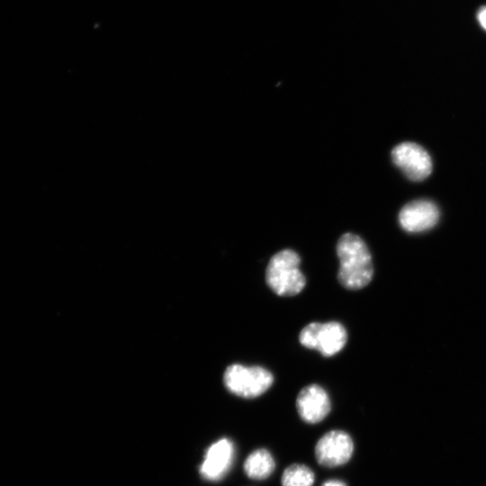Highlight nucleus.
<instances>
[{"instance_id": "1", "label": "nucleus", "mask_w": 486, "mask_h": 486, "mask_svg": "<svg viewBox=\"0 0 486 486\" xmlns=\"http://www.w3.org/2000/svg\"><path fill=\"white\" fill-rule=\"evenodd\" d=\"M339 260L338 279L349 290H359L372 280L374 267L371 253L364 241L353 233L343 234L337 243Z\"/></svg>"}, {"instance_id": "2", "label": "nucleus", "mask_w": 486, "mask_h": 486, "mask_svg": "<svg viewBox=\"0 0 486 486\" xmlns=\"http://www.w3.org/2000/svg\"><path fill=\"white\" fill-rule=\"evenodd\" d=\"M301 259L292 249H283L274 254L266 269L268 287L279 296H294L302 292L306 279L300 270Z\"/></svg>"}, {"instance_id": "3", "label": "nucleus", "mask_w": 486, "mask_h": 486, "mask_svg": "<svg viewBox=\"0 0 486 486\" xmlns=\"http://www.w3.org/2000/svg\"><path fill=\"white\" fill-rule=\"evenodd\" d=\"M223 382L231 393L247 399L256 398L273 384L274 376L262 366H244L234 364L227 367Z\"/></svg>"}, {"instance_id": "4", "label": "nucleus", "mask_w": 486, "mask_h": 486, "mask_svg": "<svg viewBox=\"0 0 486 486\" xmlns=\"http://www.w3.org/2000/svg\"><path fill=\"white\" fill-rule=\"evenodd\" d=\"M346 340V328L337 321L311 322L305 326L299 335V341L303 346L318 350L324 356L338 353Z\"/></svg>"}, {"instance_id": "5", "label": "nucleus", "mask_w": 486, "mask_h": 486, "mask_svg": "<svg viewBox=\"0 0 486 486\" xmlns=\"http://www.w3.org/2000/svg\"><path fill=\"white\" fill-rule=\"evenodd\" d=\"M315 457L319 464L336 467L346 464L354 452V442L343 430H330L315 446Z\"/></svg>"}, {"instance_id": "6", "label": "nucleus", "mask_w": 486, "mask_h": 486, "mask_svg": "<svg viewBox=\"0 0 486 486\" xmlns=\"http://www.w3.org/2000/svg\"><path fill=\"white\" fill-rule=\"evenodd\" d=\"M394 164L413 181L428 177L432 171V161L428 153L413 142H402L392 151Z\"/></svg>"}, {"instance_id": "7", "label": "nucleus", "mask_w": 486, "mask_h": 486, "mask_svg": "<svg viewBox=\"0 0 486 486\" xmlns=\"http://www.w3.org/2000/svg\"><path fill=\"white\" fill-rule=\"evenodd\" d=\"M234 455L233 442L227 437L219 439L207 448L199 468L200 474L211 482L223 479L232 466Z\"/></svg>"}, {"instance_id": "8", "label": "nucleus", "mask_w": 486, "mask_h": 486, "mask_svg": "<svg viewBox=\"0 0 486 486\" xmlns=\"http://www.w3.org/2000/svg\"><path fill=\"white\" fill-rule=\"evenodd\" d=\"M300 418L306 423L315 424L323 420L330 411L331 404L327 392L318 384L305 386L296 399Z\"/></svg>"}, {"instance_id": "9", "label": "nucleus", "mask_w": 486, "mask_h": 486, "mask_svg": "<svg viewBox=\"0 0 486 486\" xmlns=\"http://www.w3.org/2000/svg\"><path fill=\"white\" fill-rule=\"evenodd\" d=\"M438 218L437 207L427 200H418L407 203L399 214L401 228L409 232L428 230L437 222Z\"/></svg>"}, {"instance_id": "10", "label": "nucleus", "mask_w": 486, "mask_h": 486, "mask_svg": "<svg viewBox=\"0 0 486 486\" xmlns=\"http://www.w3.org/2000/svg\"><path fill=\"white\" fill-rule=\"evenodd\" d=\"M275 462L272 454L265 449L258 448L248 455L243 469L248 477L253 480H265L274 471Z\"/></svg>"}, {"instance_id": "11", "label": "nucleus", "mask_w": 486, "mask_h": 486, "mask_svg": "<svg viewBox=\"0 0 486 486\" xmlns=\"http://www.w3.org/2000/svg\"><path fill=\"white\" fill-rule=\"evenodd\" d=\"M314 480V472L310 467L293 464L284 471L281 484L282 486H312Z\"/></svg>"}, {"instance_id": "12", "label": "nucleus", "mask_w": 486, "mask_h": 486, "mask_svg": "<svg viewBox=\"0 0 486 486\" xmlns=\"http://www.w3.org/2000/svg\"><path fill=\"white\" fill-rule=\"evenodd\" d=\"M478 20L481 25L486 30V7L482 8L478 14Z\"/></svg>"}, {"instance_id": "13", "label": "nucleus", "mask_w": 486, "mask_h": 486, "mask_svg": "<svg viewBox=\"0 0 486 486\" xmlns=\"http://www.w3.org/2000/svg\"><path fill=\"white\" fill-rule=\"evenodd\" d=\"M321 486H346L345 482L338 480H328L322 483Z\"/></svg>"}]
</instances>
